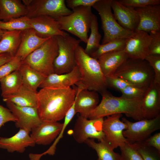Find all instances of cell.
I'll return each mask as SVG.
<instances>
[{"label": "cell", "mask_w": 160, "mask_h": 160, "mask_svg": "<svg viewBox=\"0 0 160 160\" xmlns=\"http://www.w3.org/2000/svg\"><path fill=\"white\" fill-rule=\"evenodd\" d=\"M76 87H45L37 92V107L41 120L58 122L64 119L73 104Z\"/></svg>", "instance_id": "obj_1"}, {"label": "cell", "mask_w": 160, "mask_h": 160, "mask_svg": "<svg viewBox=\"0 0 160 160\" xmlns=\"http://www.w3.org/2000/svg\"><path fill=\"white\" fill-rule=\"evenodd\" d=\"M102 100L92 111L89 119L103 118L115 114H124L136 120L143 119L142 107V98H128L113 96L107 90L101 93Z\"/></svg>", "instance_id": "obj_2"}, {"label": "cell", "mask_w": 160, "mask_h": 160, "mask_svg": "<svg viewBox=\"0 0 160 160\" xmlns=\"http://www.w3.org/2000/svg\"><path fill=\"white\" fill-rule=\"evenodd\" d=\"M75 57L81 76L80 81L76 85L77 87L100 93L107 90L106 77L97 60L87 54L79 45L76 49Z\"/></svg>", "instance_id": "obj_3"}, {"label": "cell", "mask_w": 160, "mask_h": 160, "mask_svg": "<svg viewBox=\"0 0 160 160\" xmlns=\"http://www.w3.org/2000/svg\"><path fill=\"white\" fill-rule=\"evenodd\" d=\"M113 76L148 88L153 82L154 74L152 67L145 59L128 57L116 70Z\"/></svg>", "instance_id": "obj_4"}, {"label": "cell", "mask_w": 160, "mask_h": 160, "mask_svg": "<svg viewBox=\"0 0 160 160\" xmlns=\"http://www.w3.org/2000/svg\"><path fill=\"white\" fill-rule=\"evenodd\" d=\"M68 15L55 18L61 30H65L87 43L93 14L91 7L80 6L72 9Z\"/></svg>", "instance_id": "obj_5"}, {"label": "cell", "mask_w": 160, "mask_h": 160, "mask_svg": "<svg viewBox=\"0 0 160 160\" xmlns=\"http://www.w3.org/2000/svg\"><path fill=\"white\" fill-rule=\"evenodd\" d=\"M58 50L56 36L51 37L29 55L23 63L47 76L54 73V63Z\"/></svg>", "instance_id": "obj_6"}, {"label": "cell", "mask_w": 160, "mask_h": 160, "mask_svg": "<svg viewBox=\"0 0 160 160\" xmlns=\"http://www.w3.org/2000/svg\"><path fill=\"white\" fill-rule=\"evenodd\" d=\"M112 1L99 0L92 6L100 17L104 33L102 44L115 39H127L134 32L124 29L116 20L111 10Z\"/></svg>", "instance_id": "obj_7"}, {"label": "cell", "mask_w": 160, "mask_h": 160, "mask_svg": "<svg viewBox=\"0 0 160 160\" xmlns=\"http://www.w3.org/2000/svg\"><path fill=\"white\" fill-rule=\"evenodd\" d=\"M58 47V54L54 63V73L61 74L71 72L76 66L75 52L81 41L68 34L56 36Z\"/></svg>", "instance_id": "obj_8"}, {"label": "cell", "mask_w": 160, "mask_h": 160, "mask_svg": "<svg viewBox=\"0 0 160 160\" xmlns=\"http://www.w3.org/2000/svg\"><path fill=\"white\" fill-rule=\"evenodd\" d=\"M26 7V16L31 18L46 15L55 18L67 15L72 11L67 7L64 0H23Z\"/></svg>", "instance_id": "obj_9"}, {"label": "cell", "mask_w": 160, "mask_h": 160, "mask_svg": "<svg viewBox=\"0 0 160 160\" xmlns=\"http://www.w3.org/2000/svg\"><path fill=\"white\" fill-rule=\"evenodd\" d=\"M122 121L127 126L123 132L124 136L129 143L145 141L153 132L160 129V115L151 119H143L135 122H132L124 117Z\"/></svg>", "instance_id": "obj_10"}, {"label": "cell", "mask_w": 160, "mask_h": 160, "mask_svg": "<svg viewBox=\"0 0 160 160\" xmlns=\"http://www.w3.org/2000/svg\"><path fill=\"white\" fill-rule=\"evenodd\" d=\"M104 119H88L80 116L77 118L73 130L72 135L79 143H84L88 139H96L98 141L105 139L102 130Z\"/></svg>", "instance_id": "obj_11"}, {"label": "cell", "mask_w": 160, "mask_h": 160, "mask_svg": "<svg viewBox=\"0 0 160 160\" xmlns=\"http://www.w3.org/2000/svg\"><path fill=\"white\" fill-rule=\"evenodd\" d=\"M121 114H115L108 116L103 119L102 130L104 139L113 150L129 143L124 136L123 131L127 129L126 124L120 119Z\"/></svg>", "instance_id": "obj_12"}, {"label": "cell", "mask_w": 160, "mask_h": 160, "mask_svg": "<svg viewBox=\"0 0 160 160\" xmlns=\"http://www.w3.org/2000/svg\"><path fill=\"white\" fill-rule=\"evenodd\" d=\"M6 104L16 119L15 125L17 128L25 129L30 133L32 129L42 121L37 108L19 106L11 103Z\"/></svg>", "instance_id": "obj_13"}, {"label": "cell", "mask_w": 160, "mask_h": 160, "mask_svg": "<svg viewBox=\"0 0 160 160\" xmlns=\"http://www.w3.org/2000/svg\"><path fill=\"white\" fill-rule=\"evenodd\" d=\"M151 40L148 33L143 31H135L126 39L124 49L128 57L145 59L149 54Z\"/></svg>", "instance_id": "obj_14"}, {"label": "cell", "mask_w": 160, "mask_h": 160, "mask_svg": "<svg viewBox=\"0 0 160 160\" xmlns=\"http://www.w3.org/2000/svg\"><path fill=\"white\" fill-rule=\"evenodd\" d=\"M30 23L39 37L48 38L68 33L61 30L55 19L50 16L41 15L30 18Z\"/></svg>", "instance_id": "obj_15"}, {"label": "cell", "mask_w": 160, "mask_h": 160, "mask_svg": "<svg viewBox=\"0 0 160 160\" xmlns=\"http://www.w3.org/2000/svg\"><path fill=\"white\" fill-rule=\"evenodd\" d=\"M135 9L140 17L139 23L135 31H143L148 33L152 31H160V4L148 5Z\"/></svg>", "instance_id": "obj_16"}, {"label": "cell", "mask_w": 160, "mask_h": 160, "mask_svg": "<svg viewBox=\"0 0 160 160\" xmlns=\"http://www.w3.org/2000/svg\"><path fill=\"white\" fill-rule=\"evenodd\" d=\"M58 122L43 121L31 130V137L35 144L47 145L57 138L63 126Z\"/></svg>", "instance_id": "obj_17"}, {"label": "cell", "mask_w": 160, "mask_h": 160, "mask_svg": "<svg viewBox=\"0 0 160 160\" xmlns=\"http://www.w3.org/2000/svg\"><path fill=\"white\" fill-rule=\"evenodd\" d=\"M111 7L119 24L125 29L135 32L140 21L139 15L135 9L126 7L116 0H112Z\"/></svg>", "instance_id": "obj_18"}, {"label": "cell", "mask_w": 160, "mask_h": 160, "mask_svg": "<svg viewBox=\"0 0 160 160\" xmlns=\"http://www.w3.org/2000/svg\"><path fill=\"white\" fill-rule=\"evenodd\" d=\"M76 92L74 100L76 113L88 119L92 111L96 107L99 101L97 92L76 87Z\"/></svg>", "instance_id": "obj_19"}, {"label": "cell", "mask_w": 160, "mask_h": 160, "mask_svg": "<svg viewBox=\"0 0 160 160\" xmlns=\"http://www.w3.org/2000/svg\"><path fill=\"white\" fill-rule=\"evenodd\" d=\"M142 107L144 119H151L160 115V85L153 81L142 98Z\"/></svg>", "instance_id": "obj_20"}, {"label": "cell", "mask_w": 160, "mask_h": 160, "mask_svg": "<svg viewBox=\"0 0 160 160\" xmlns=\"http://www.w3.org/2000/svg\"><path fill=\"white\" fill-rule=\"evenodd\" d=\"M27 130L20 129L14 135L10 137L0 138V148L9 152L16 151L23 153L28 147H33L35 143Z\"/></svg>", "instance_id": "obj_21"}, {"label": "cell", "mask_w": 160, "mask_h": 160, "mask_svg": "<svg viewBox=\"0 0 160 160\" xmlns=\"http://www.w3.org/2000/svg\"><path fill=\"white\" fill-rule=\"evenodd\" d=\"M81 79L80 73L76 65L71 72L61 74L55 73L47 76L39 87L65 88L76 85Z\"/></svg>", "instance_id": "obj_22"}, {"label": "cell", "mask_w": 160, "mask_h": 160, "mask_svg": "<svg viewBox=\"0 0 160 160\" xmlns=\"http://www.w3.org/2000/svg\"><path fill=\"white\" fill-rule=\"evenodd\" d=\"M50 38H43L39 37L32 28L22 31L20 43L15 56L20 57L23 61Z\"/></svg>", "instance_id": "obj_23"}, {"label": "cell", "mask_w": 160, "mask_h": 160, "mask_svg": "<svg viewBox=\"0 0 160 160\" xmlns=\"http://www.w3.org/2000/svg\"><path fill=\"white\" fill-rule=\"evenodd\" d=\"M128 58L125 49L102 55L97 60L105 77L113 76L117 68Z\"/></svg>", "instance_id": "obj_24"}, {"label": "cell", "mask_w": 160, "mask_h": 160, "mask_svg": "<svg viewBox=\"0 0 160 160\" xmlns=\"http://www.w3.org/2000/svg\"><path fill=\"white\" fill-rule=\"evenodd\" d=\"M6 103H11L21 107H37V92L23 85L15 92L2 97Z\"/></svg>", "instance_id": "obj_25"}, {"label": "cell", "mask_w": 160, "mask_h": 160, "mask_svg": "<svg viewBox=\"0 0 160 160\" xmlns=\"http://www.w3.org/2000/svg\"><path fill=\"white\" fill-rule=\"evenodd\" d=\"M26 7L20 0H0V20L7 21L26 16Z\"/></svg>", "instance_id": "obj_26"}, {"label": "cell", "mask_w": 160, "mask_h": 160, "mask_svg": "<svg viewBox=\"0 0 160 160\" xmlns=\"http://www.w3.org/2000/svg\"><path fill=\"white\" fill-rule=\"evenodd\" d=\"M23 84L37 92V89L44 81L46 76L23 63L19 68Z\"/></svg>", "instance_id": "obj_27"}, {"label": "cell", "mask_w": 160, "mask_h": 160, "mask_svg": "<svg viewBox=\"0 0 160 160\" xmlns=\"http://www.w3.org/2000/svg\"><path fill=\"white\" fill-rule=\"evenodd\" d=\"M21 30H4L0 41V54L9 53L15 56L19 46Z\"/></svg>", "instance_id": "obj_28"}, {"label": "cell", "mask_w": 160, "mask_h": 160, "mask_svg": "<svg viewBox=\"0 0 160 160\" xmlns=\"http://www.w3.org/2000/svg\"><path fill=\"white\" fill-rule=\"evenodd\" d=\"M84 143L95 151L98 156L96 160H121L120 154L115 152L105 139L97 143L94 139L89 138Z\"/></svg>", "instance_id": "obj_29"}, {"label": "cell", "mask_w": 160, "mask_h": 160, "mask_svg": "<svg viewBox=\"0 0 160 160\" xmlns=\"http://www.w3.org/2000/svg\"><path fill=\"white\" fill-rule=\"evenodd\" d=\"M0 83L2 97L16 92L23 85L19 69L0 79Z\"/></svg>", "instance_id": "obj_30"}, {"label": "cell", "mask_w": 160, "mask_h": 160, "mask_svg": "<svg viewBox=\"0 0 160 160\" xmlns=\"http://www.w3.org/2000/svg\"><path fill=\"white\" fill-rule=\"evenodd\" d=\"M91 33L88 38L85 52L90 55L96 51L100 45L101 36L98 31V23L97 16L94 14L92 18L90 28Z\"/></svg>", "instance_id": "obj_31"}, {"label": "cell", "mask_w": 160, "mask_h": 160, "mask_svg": "<svg viewBox=\"0 0 160 160\" xmlns=\"http://www.w3.org/2000/svg\"><path fill=\"white\" fill-rule=\"evenodd\" d=\"M126 39L125 38L119 39L100 44L98 48L90 55L97 59L99 57L104 54L124 49Z\"/></svg>", "instance_id": "obj_32"}, {"label": "cell", "mask_w": 160, "mask_h": 160, "mask_svg": "<svg viewBox=\"0 0 160 160\" xmlns=\"http://www.w3.org/2000/svg\"><path fill=\"white\" fill-rule=\"evenodd\" d=\"M30 20V18L25 16L12 19L7 22L0 20V29L12 31L31 28Z\"/></svg>", "instance_id": "obj_33"}, {"label": "cell", "mask_w": 160, "mask_h": 160, "mask_svg": "<svg viewBox=\"0 0 160 160\" xmlns=\"http://www.w3.org/2000/svg\"><path fill=\"white\" fill-rule=\"evenodd\" d=\"M131 144L143 160H160V153L148 145L144 141Z\"/></svg>", "instance_id": "obj_34"}, {"label": "cell", "mask_w": 160, "mask_h": 160, "mask_svg": "<svg viewBox=\"0 0 160 160\" xmlns=\"http://www.w3.org/2000/svg\"><path fill=\"white\" fill-rule=\"evenodd\" d=\"M74 102L73 104L69 109L65 116L61 131L57 138L55 140L53 144L47 151V154L52 155L55 154L57 143L58 142L60 139L62 137L66 127L71 122L75 115L76 113L75 110Z\"/></svg>", "instance_id": "obj_35"}, {"label": "cell", "mask_w": 160, "mask_h": 160, "mask_svg": "<svg viewBox=\"0 0 160 160\" xmlns=\"http://www.w3.org/2000/svg\"><path fill=\"white\" fill-rule=\"evenodd\" d=\"M20 57L14 56L9 62L0 66V79L19 69L23 63Z\"/></svg>", "instance_id": "obj_36"}, {"label": "cell", "mask_w": 160, "mask_h": 160, "mask_svg": "<svg viewBox=\"0 0 160 160\" xmlns=\"http://www.w3.org/2000/svg\"><path fill=\"white\" fill-rule=\"evenodd\" d=\"M119 148L121 160H143L131 143H126Z\"/></svg>", "instance_id": "obj_37"}, {"label": "cell", "mask_w": 160, "mask_h": 160, "mask_svg": "<svg viewBox=\"0 0 160 160\" xmlns=\"http://www.w3.org/2000/svg\"><path fill=\"white\" fill-rule=\"evenodd\" d=\"M148 88L135 85L129 86L120 92L121 96L128 98H142Z\"/></svg>", "instance_id": "obj_38"}, {"label": "cell", "mask_w": 160, "mask_h": 160, "mask_svg": "<svg viewBox=\"0 0 160 160\" xmlns=\"http://www.w3.org/2000/svg\"><path fill=\"white\" fill-rule=\"evenodd\" d=\"M145 60L153 70L154 74L153 82L160 85V55H148Z\"/></svg>", "instance_id": "obj_39"}, {"label": "cell", "mask_w": 160, "mask_h": 160, "mask_svg": "<svg viewBox=\"0 0 160 160\" xmlns=\"http://www.w3.org/2000/svg\"><path fill=\"white\" fill-rule=\"evenodd\" d=\"M118 1L124 6L135 9L148 5H159L160 0H120Z\"/></svg>", "instance_id": "obj_40"}, {"label": "cell", "mask_w": 160, "mask_h": 160, "mask_svg": "<svg viewBox=\"0 0 160 160\" xmlns=\"http://www.w3.org/2000/svg\"><path fill=\"white\" fill-rule=\"evenodd\" d=\"M108 87L121 92L129 86L135 85L125 79L113 76L106 77Z\"/></svg>", "instance_id": "obj_41"}, {"label": "cell", "mask_w": 160, "mask_h": 160, "mask_svg": "<svg viewBox=\"0 0 160 160\" xmlns=\"http://www.w3.org/2000/svg\"><path fill=\"white\" fill-rule=\"evenodd\" d=\"M151 37L148 55H160V31L149 33Z\"/></svg>", "instance_id": "obj_42"}, {"label": "cell", "mask_w": 160, "mask_h": 160, "mask_svg": "<svg viewBox=\"0 0 160 160\" xmlns=\"http://www.w3.org/2000/svg\"><path fill=\"white\" fill-rule=\"evenodd\" d=\"M16 121V119L9 109L0 105V128L7 122H15Z\"/></svg>", "instance_id": "obj_43"}, {"label": "cell", "mask_w": 160, "mask_h": 160, "mask_svg": "<svg viewBox=\"0 0 160 160\" xmlns=\"http://www.w3.org/2000/svg\"><path fill=\"white\" fill-rule=\"evenodd\" d=\"M99 0H66L65 1L67 7L73 9L80 6L92 7Z\"/></svg>", "instance_id": "obj_44"}, {"label": "cell", "mask_w": 160, "mask_h": 160, "mask_svg": "<svg viewBox=\"0 0 160 160\" xmlns=\"http://www.w3.org/2000/svg\"><path fill=\"white\" fill-rule=\"evenodd\" d=\"M144 141L148 145L154 148L160 153V132L150 136Z\"/></svg>", "instance_id": "obj_45"}, {"label": "cell", "mask_w": 160, "mask_h": 160, "mask_svg": "<svg viewBox=\"0 0 160 160\" xmlns=\"http://www.w3.org/2000/svg\"><path fill=\"white\" fill-rule=\"evenodd\" d=\"M14 56L9 53L0 54V66L9 61Z\"/></svg>", "instance_id": "obj_46"}, {"label": "cell", "mask_w": 160, "mask_h": 160, "mask_svg": "<svg viewBox=\"0 0 160 160\" xmlns=\"http://www.w3.org/2000/svg\"><path fill=\"white\" fill-rule=\"evenodd\" d=\"M4 30L0 29V41L2 35L4 32Z\"/></svg>", "instance_id": "obj_47"}]
</instances>
